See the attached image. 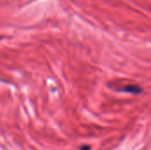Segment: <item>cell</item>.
I'll list each match as a JSON object with an SVG mask.
<instances>
[{"instance_id": "cell-1", "label": "cell", "mask_w": 151, "mask_h": 150, "mask_svg": "<svg viewBox=\"0 0 151 150\" xmlns=\"http://www.w3.org/2000/svg\"><path fill=\"white\" fill-rule=\"evenodd\" d=\"M119 91H124V92H127V93H132V94H141V92L142 91V88L139 85L136 84H128V85H125V88H120L119 89H117Z\"/></svg>"}, {"instance_id": "cell-2", "label": "cell", "mask_w": 151, "mask_h": 150, "mask_svg": "<svg viewBox=\"0 0 151 150\" xmlns=\"http://www.w3.org/2000/svg\"><path fill=\"white\" fill-rule=\"evenodd\" d=\"M80 150H91L90 149V147L89 146H88V145H84V146H82Z\"/></svg>"}]
</instances>
